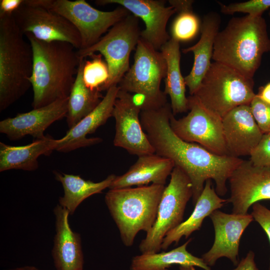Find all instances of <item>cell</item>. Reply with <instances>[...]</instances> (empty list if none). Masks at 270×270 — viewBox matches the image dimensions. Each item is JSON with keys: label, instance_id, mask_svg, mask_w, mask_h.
I'll return each mask as SVG.
<instances>
[{"label": "cell", "instance_id": "obj_19", "mask_svg": "<svg viewBox=\"0 0 270 270\" xmlns=\"http://www.w3.org/2000/svg\"><path fill=\"white\" fill-rule=\"evenodd\" d=\"M120 90L118 85L111 86L99 104L60 139L56 150L67 152L78 148L101 142L100 138H88L86 136L95 132L112 116L114 103Z\"/></svg>", "mask_w": 270, "mask_h": 270}, {"label": "cell", "instance_id": "obj_1", "mask_svg": "<svg viewBox=\"0 0 270 270\" xmlns=\"http://www.w3.org/2000/svg\"><path fill=\"white\" fill-rule=\"evenodd\" d=\"M172 113L168 102L157 108L141 110V124L155 153L172 161L175 166L188 176L192 184L194 204L208 180L214 181L218 196L225 195L228 190L226 181L243 160L219 156L198 144L182 140L170 126Z\"/></svg>", "mask_w": 270, "mask_h": 270}, {"label": "cell", "instance_id": "obj_27", "mask_svg": "<svg viewBox=\"0 0 270 270\" xmlns=\"http://www.w3.org/2000/svg\"><path fill=\"white\" fill-rule=\"evenodd\" d=\"M192 239L182 245L169 252L153 254H142L134 256L130 270H168L171 266H198L204 270H212L202 258L189 252L186 247Z\"/></svg>", "mask_w": 270, "mask_h": 270}, {"label": "cell", "instance_id": "obj_21", "mask_svg": "<svg viewBox=\"0 0 270 270\" xmlns=\"http://www.w3.org/2000/svg\"><path fill=\"white\" fill-rule=\"evenodd\" d=\"M220 23V18L218 14L212 12L206 14L201 24V36L198 42L182 50L184 54L192 52L194 55L192 68L189 74L184 78L190 96L196 92L210 66L214 41L219 32Z\"/></svg>", "mask_w": 270, "mask_h": 270}, {"label": "cell", "instance_id": "obj_33", "mask_svg": "<svg viewBox=\"0 0 270 270\" xmlns=\"http://www.w3.org/2000/svg\"><path fill=\"white\" fill-rule=\"evenodd\" d=\"M250 160L255 166H270V133L264 134L251 153Z\"/></svg>", "mask_w": 270, "mask_h": 270}, {"label": "cell", "instance_id": "obj_6", "mask_svg": "<svg viewBox=\"0 0 270 270\" xmlns=\"http://www.w3.org/2000/svg\"><path fill=\"white\" fill-rule=\"evenodd\" d=\"M166 70L162 52L140 38L134 63L118 86L120 90L134 94L142 110L157 108L168 102L166 95L160 88Z\"/></svg>", "mask_w": 270, "mask_h": 270}, {"label": "cell", "instance_id": "obj_4", "mask_svg": "<svg viewBox=\"0 0 270 270\" xmlns=\"http://www.w3.org/2000/svg\"><path fill=\"white\" fill-rule=\"evenodd\" d=\"M12 14L0 12V111L20 99L31 86L33 52Z\"/></svg>", "mask_w": 270, "mask_h": 270}, {"label": "cell", "instance_id": "obj_38", "mask_svg": "<svg viewBox=\"0 0 270 270\" xmlns=\"http://www.w3.org/2000/svg\"><path fill=\"white\" fill-rule=\"evenodd\" d=\"M256 95L262 100L270 104V82L260 87Z\"/></svg>", "mask_w": 270, "mask_h": 270}, {"label": "cell", "instance_id": "obj_22", "mask_svg": "<svg viewBox=\"0 0 270 270\" xmlns=\"http://www.w3.org/2000/svg\"><path fill=\"white\" fill-rule=\"evenodd\" d=\"M138 157L126 173L116 176L110 190L147 186L150 182L165 184L175 166L172 161L156 153Z\"/></svg>", "mask_w": 270, "mask_h": 270}, {"label": "cell", "instance_id": "obj_2", "mask_svg": "<svg viewBox=\"0 0 270 270\" xmlns=\"http://www.w3.org/2000/svg\"><path fill=\"white\" fill-rule=\"evenodd\" d=\"M24 36L33 52L30 80L33 90V108L68 98L80 64L77 50L66 42H46L30 34Z\"/></svg>", "mask_w": 270, "mask_h": 270}, {"label": "cell", "instance_id": "obj_31", "mask_svg": "<svg viewBox=\"0 0 270 270\" xmlns=\"http://www.w3.org/2000/svg\"><path fill=\"white\" fill-rule=\"evenodd\" d=\"M220 11L225 14H233L235 12H244L252 17L262 16V14L270 8V0H250L225 5L218 2Z\"/></svg>", "mask_w": 270, "mask_h": 270}, {"label": "cell", "instance_id": "obj_15", "mask_svg": "<svg viewBox=\"0 0 270 270\" xmlns=\"http://www.w3.org/2000/svg\"><path fill=\"white\" fill-rule=\"evenodd\" d=\"M96 3L101 6L118 4L141 18L145 24V28L141 30L140 39L157 50L160 51L171 38L166 31V25L170 18L176 12L172 6H166V0H98Z\"/></svg>", "mask_w": 270, "mask_h": 270}, {"label": "cell", "instance_id": "obj_35", "mask_svg": "<svg viewBox=\"0 0 270 270\" xmlns=\"http://www.w3.org/2000/svg\"><path fill=\"white\" fill-rule=\"evenodd\" d=\"M24 0H0V12L12 14L22 4Z\"/></svg>", "mask_w": 270, "mask_h": 270}, {"label": "cell", "instance_id": "obj_20", "mask_svg": "<svg viewBox=\"0 0 270 270\" xmlns=\"http://www.w3.org/2000/svg\"><path fill=\"white\" fill-rule=\"evenodd\" d=\"M56 234L52 256L56 270H83L84 255L80 234L72 230L68 221L70 214L57 204L54 208Z\"/></svg>", "mask_w": 270, "mask_h": 270}, {"label": "cell", "instance_id": "obj_12", "mask_svg": "<svg viewBox=\"0 0 270 270\" xmlns=\"http://www.w3.org/2000/svg\"><path fill=\"white\" fill-rule=\"evenodd\" d=\"M13 16L24 34H31L46 42H66L77 50L81 48L80 36L74 26L64 16L48 8L22 3Z\"/></svg>", "mask_w": 270, "mask_h": 270}, {"label": "cell", "instance_id": "obj_3", "mask_svg": "<svg viewBox=\"0 0 270 270\" xmlns=\"http://www.w3.org/2000/svg\"><path fill=\"white\" fill-rule=\"evenodd\" d=\"M270 51L266 24L262 16L234 17L218 33L212 60L252 78L263 54Z\"/></svg>", "mask_w": 270, "mask_h": 270}, {"label": "cell", "instance_id": "obj_37", "mask_svg": "<svg viewBox=\"0 0 270 270\" xmlns=\"http://www.w3.org/2000/svg\"><path fill=\"white\" fill-rule=\"evenodd\" d=\"M194 0H170L168 2L178 14L192 11V4Z\"/></svg>", "mask_w": 270, "mask_h": 270}, {"label": "cell", "instance_id": "obj_10", "mask_svg": "<svg viewBox=\"0 0 270 270\" xmlns=\"http://www.w3.org/2000/svg\"><path fill=\"white\" fill-rule=\"evenodd\" d=\"M192 196L191 182L180 168L174 166L158 206L156 221L140 245L142 254L158 252L164 238L183 222L185 208Z\"/></svg>", "mask_w": 270, "mask_h": 270}, {"label": "cell", "instance_id": "obj_29", "mask_svg": "<svg viewBox=\"0 0 270 270\" xmlns=\"http://www.w3.org/2000/svg\"><path fill=\"white\" fill-rule=\"evenodd\" d=\"M100 54H94L85 60L82 76L86 86L92 90L104 91L110 74L107 63Z\"/></svg>", "mask_w": 270, "mask_h": 270}, {"label": "cell", "instance_id": "obj_5", "mask_svg": "<svg viewBox=\"0 0 270 270\" xmlns=\"http://www.w3.org/2000/svg\"><path fill=\"white\" fill-rule=\"evenodd\" d=\"M165 187L164 185L152 184L110 190L106 192V204L126 246L132 245L140 231L147 233L151 230Z\"/></svg>", "mask_w": 270, "mask_h": 270}, {"label": "cell", "instance_id": "obj_16", "mask_svg": "<svg viewBox=\"0 0 270 270\" xmlns=\"http://www.w3.org/2000/svg\"><path fill=\"white\" fill-rule=\"evenodd\" d=\"M209 216L214 228V240L210 249L202 258L209 266L214 265L222 257L228 258L237 265L240 238L254 220L252 216L248 214H229L217 210Z\"/></svg>", "mask_w": 270, "mask_h": 270}, {"label": "cell", "instance_id": "obj_24", "mask_svg": "<svg viewBox=\"0 0 270 270\" xmlns=\"http://www.w3.org/2000/svg\"><path fill=\"white\" fill-rule=\"evenodd\" d=\"M226 202L227 200L220 198L217 194L210 180H207L192 214L186 220L166 234L161 249L166 250L172 243L177 244L182 236L187 238L193 232L199 230L204 219Z\"/></svg>", "mask_w": 270, "mask_h": 270}, {"label": "cell", "instance_id": "obj_17", "mask_svg": "<svg viewBox=\"0 0 270 270\" xmlns=\"http://www.w3.org/2000/svg\"><path fill=\"white\" fill-rule=\"evenodd\" d=\"M68 98L1 120L0 132L10 140H18L28 135L36 139L42 138L45 136L44 132L50 125L66 117Z\"/></svg>", "mask_w": 270, "mask_h": 270}, {"label": "cell", "instance_id": "obj_39", "mask_svg": "<svg viewBox=\"0 0 270 270\" xmlns=\"http://www.w3.org/2000/svg\"><path fill=\"white\" fill-rule=\"evenodd\" d=\"M268 15H269V16H270V12H269V13H268Z\"/></svg>", "mask_w": 270, "mask_h": 270}, {"label": "cell", "instance_id": "obj_28", "mask_svg": "<svg viewBox=\"0 0 270 270\" xmlns=\"http://www.w3.org/2000/svg\"><path fill=\"white\" fill-rule=\"evenodd\" d=\"M86 58H80L76 80L68 98L66 116L69 128L90 113L100 102L104 96L100 92L92 90L85 84L82 76Z\"/></svg>", "mask_w": 270, "mask_h": 270}, {"label": "cell", "instance_id": "obj_7", "mask_svg": "<svg viewBox=\"0 0 270 270\" xmlns=\"http://www.w3.org/2000/svg\"><path fill=\"white\" fill-rule=\"evenodd\" d=\"M253 78L214 62L192 95L206 108L222 118L241 105H250L256 94Z\"/></svg>", "mask_w": 270, "mask_h": 270}, {"label": "cell", "instance_id": "obj_18", "mask_svg": "<svg viewBox=\"0 0 270 270\" xmlns=\"http://www.w3.org/2000/svg\"><path fill=\"white\" fill-rule=\"evenodd\" d=\"M224 136L228 155L250 156L260 142L262 133L250 105L236 107L222 118Z\"/></svg>", "mask_w": 270, "mask_h": 270}, {"label": "cell", "instance_id": "obj_26", "mask_svg": "<svg viewBox=\"0 0 270 270\" xmlns=\"http://www.w3.org/2000/svg\"><path fill=\"white\" fill-rule=\"evenodd\" d=\"M56 180L60 182L64 188V194L59 198V204L66 209L72 215L78 206L89 196L102 192L109 188L116 175H109L104 180L94 182L85 180L78 175L61 173L54 171Z\"/></svg>", "mask_w": 270, "mask_h": 270}, {"label": "cell", "instance_id": "obj_11", "mask_svg": "<svg viewBox=\"0 0 270 270\" xmlns=\"http://www.w3.org/2000/svg\"><path fill=\"white\" fill-rule=\"evenodd\" d=\"M188 114L176 119L172 112L170 124L182 140L198 144L219 156H228L223 132L222 118L204 106L194 96L188 97Z\"/></svg>", "mask_w": 270, "mask_h": 270}, {"label": "cell", "instance_id": "obj_32", "mask_svg": "<svg viewBox=\"0 0 270 270\" xmlns=\"http://www.w3.org/2000/svg\"><path fill=\"white\" fill-rule=\"evenodd\" d=\"M250 106L253 117L262 133H270V104L256 94Z\"/></svg>", "mask_w": 270, "mask_h": 270}, {"label": "cell", "instance_id": "obj_14", "mask_svg": "<svg viewBox=\"0 0 270 270\" xmlns=\"http://www.w3.org/2000/svg\"><path fill=\"white\" fill-rule=\"evenodd\" d=\"M228 180L230 194L227 202L232 204V214H246L254 204L270 200V166H255L250 160H243Z\"/></svg>", "mask_w": 270, "mask_h": 270}, {"label": "cell", "instance_id": "obj_8", "mask_svg": "<svg viewBox=\"0 0 270 270\" xmlns=\"http://www.w3.org/2000/svg\"><path fill=\"white\" fill-rule=\"evenodd\" d=\"M23 4L48 8L68 20L80 34V50L96 44L103 34L130 14L128 10L120 6L112 11L100 10L84 0H24Z\"/></svg>", "mask_w": 270, "mask_h": 270}, {"label": "cell", "instance_id": "obj_25", "mask_svg": "<svg viewBox=\"0 0 270 270\" xmlns=\"http://www.w3.org/2000/svg\"><path fill=\"white\" fill-rule=\"evenodd\" d=\"M180 42L171 37L160 50L167 65L164 92L170 98V104L174 116L188 110V99L186 96V84L180 68Z\"/></svg>", "mask_w": 270, "mask_h": 270}, {"label": "cell", "instance_id": "obj_30", "mask_svg": "<svg viewBox=\"0 0 270 270\" xmlns=\"http://www.w3.org/2000/svg\"><path fill=\"white\" fill-rule=\"evenodd\" d=\"M201 24L198 16L192 11L178 13L171 28L172 38L180 41H188L200 30Z\"/></svg>", "mask_w": 270, "mask_h": 270}, {"label": "cell", "instance_id": "obj_34", "mask_svg": "<svg viewBox=\"0 0 270 270\" xmlns=\"http://www.w3.org/2000/svg\"><path fill=\"white\" fill-rule=\"evenodd\" d=\"M251 215L254 220L258 222L264 230L270 243V210L258 202L252 205ZM269 270H270V258Z\"/></svg>", "mask_w": 270, "mask_h": 270}, {"label": "cell", "instance_id": "obj_23", "mask_svg": "<svg viewBox=\"0 0 270 270\" xmlns=\"http://www.w3.org/2000/svg\"><path fill=\"white\" fill-rule=\"evenodd\" d=\"M59 142L60 139L50 136L35 139L32 143L22 146L0 142V172L13 169L34 171L38 168V157L50 155L56 150Z\"/></svg>", "mask_w": 270, "mask_h": 270}, {"label": "cell", "instance_id": "obj_9", "mask_svg": "<svg viewBox=\"0 0 270 270\" xmlns=\"http://www.w3.org/2000/svg\"><path fill=\"white\" fill-rule=\"evenodd\" d=\"M140 32L138 18L130 14L112 26L96 44L76 50L80 58H86L96 52L104 58L110 76L104 91L118 85L129 70L130 55L140 38Z\"/></svg>", "mask_w": 270, "mask_h": 270}, {"label": "cell", "instance_id": "obj_13", "mask_svg": "<svg viewBox=\"0 0 270 270\" xmlns=\"http://www.w3.org/2000/svg\"><path fill=\"white\" fill-rule=\"evenodd\" d=\"M141 110L134 94L120 89L112 112L116 120L114 144L138 156L155 153L141 124Z\"/></svg>", "mask_w": 270, "mask_h": 270}, {"label": "cell", "instance_id": "obj_36", "mask_svg": "<svg viewBox=\"0 0 270 270\" xmlns=\"http://www.w3.org/2000/svg\"><path fill=\"white\" fill-rule=\"evenodd\" d=\"M254 254L250 250L232 270H258L254 262Z\"/></svg>", "mask_w": 270, "mask_h": 270}]
</instances>
